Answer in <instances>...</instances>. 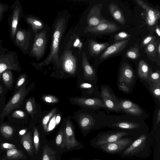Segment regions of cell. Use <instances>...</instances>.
Listing matches in <instances>:
<instances>
[{"mask_svg":"<svg viewBox=\"0 0 160 160\" xmlns=\"http://www.w3.org/2000/svg\"><path fill=\"white\" fill-rule=\"evenodd\" d=\"M102 123L103 128L108 127L125 132L128 136L135 139L142 134L148 133L149 130L143 118L126 113L109 115L103 111Z\"/></svg>","mask_w":160,"mask_h":160,"instance_id":"6da1fadb","label":"cell"},{"mask_svg":"<svg viewBox=\"0 0 160 160\" xmlns=\"http://www.w3.org/2000/svg\"><path fill=\"white\" fill-rule=\"evenodd\" d=\"M67 23L66 18L61 16L58 17L54 22L53 33L50 52L47 57L38 63L33 62L32 65L36 69H39L50 63H54L59 66V51L60 41L64 33Z\"/></svg>","mask_w":160,"mask_h":160,"instance_id":"7a4b0ae2","label":"cell"},{"mask_svg":"<svg viewBox=\"0 0 160 160\" xmlns=\"http://www.w3.org/2000/svg\"><path fill=\"white\" fill-rule=\"evenodd\" d=\"M150 135L148 133L142 134L133 141L124 150L118 154L123 157H145L150 152Z\"/></svg>","mask_w":160,"mask_h":160,"instance_id":"3957f363","label":"cell"},{"mask_svg":"<svg viewBox=\"0 0 160 160\" xmlns=\"http://www.w3.org/2000/svg\"><path fill=\"white\" fill-rule=\"evenodd\" d=\"M136 78L131 66L124 62L122 65L117 79V85L119 90L128 93L135 83Z\"/></svg>","mask_w":160,"mask_h":160,"instance_id":"277c9868","label":"cell"},{"mask_svg":"<svg viewBox=\"0 0 160 160\" xmlns=\"http://www.w3.org/2000/svg\"><path fill=\"white\" fill-rule=\"evenodd\" d=\"M100 92L99 98L103 101L105 109L108 110L107 112L109 111L123 113L120 108L119 99L109 86L101 84Z\"/></svg>","mask_w":160,"mask_h":160,"instance_id":"5b68a950","label":"cell"},{"mask_svg":"<svg viewBox=\"0 0 160 160\" xmlns=\"http://www.w3.org/2000/svg\"><path fill=\"white\" fill-rule=\"evenodd\" d=\"M31 86H30L26 88V85H24L13 93L3 108L0 115L2 119L5 118L15 109L18 108L20 107L31 89Z\"/></svg>","mask_w":160,"mask_h":160,"instance_id":"8992f818","label":"cell"},{"mask_svg":"<svg viewBox=\"0 0 160 160\" xmlns=\"http://www.w3.org/2000/svg\"><path fill=\"white\" fill-rule=\"evenodd\" d=\"M126 136L128 137L127 133L118 130L102 132L92 140V145L99 148L102 146L115 142Z\"/></svg>","mask_w":160,"mask_h":160,"instance_id":"52a82bcc","label":"cell"},{"mask_svg":"<svg viewBox=\"0 0 160 160\" xmlns=\"http://www.w3.org/2000/svg\"><path fill=\"white\" fill-rule=\"evenodd\" d=\"M119 100L120 108L123 113L141 117L144 120L148 118L149 114L134 102L124 98H119Z\"/></svg>","mask_w":160,"mask_h":160,"instance_id":"ba28073f","label":"cell"},{"mask_svg":"<svg viewBox=\"0 0 160 160\" xmlns=\"http://www.w3.org/2000/svg\"><path fill=\"white\" fill-rule=\"evenodd\" d=\"M47 35L45 30H42L35 34L31 53L37 59L42 58L45 53L48 40Z\"/></svg>","mask_w":160,"mask_h":160,"instance_id":"9c48e42d","label":"cell"},{"mask_svg":"<svg viewBox=\"0 0 160 160\" xmlns=\"http://www.w3.org/2000/svg\"><path fill=\"white\" fill-rule=\"evenodd\" d=\"M132 138H125L100 146L99 148L107 153H119L124 150L133 141Z\"/></svg>","mask_w":160,"mask_h":160,"instance_id":"30bf717a","label":"cell"},{"mask_svg":"<svg viewBox=\"0 0 160 160\" xmlns=\"http://www.w3.org/2000/svg\"><path fill=\"white\" fill-rule=\"evenodd\" d=\"M60 65H61L63 71L68 73L73 74L76 72L77 68V60L70 49H66L62 57L59 58Z\"/></svg>","mask_w":160,"mask_h":160,"instance_id":"8fae6325","label":"cell"},{"mask_svg":"<svg viewBox=\"0 0 160 160\" xmlns=\"http://www.w3.org/2000/svg\"><path fill=\"white\" fill-rule=\"evenodd\" d=\"M103 5L102 3L97 4L91 8L87 17V27H93L108 20L101 15V11Z\"/></svg>","mask_w":160,"mask_h":160,"instance_id":"7c38bea8","label":"cell"},{"mask_svg":"<svg viewBox=\"0 0 160 160\" xmlns=\"http://www.w3.org/2000/svg\"><path fill=\"white\" fill-rule=\"evenodd\" d=\"M119 29L120 27L116 23L108 20L93 27H87L84 32L93 34H107L113 33Z\"/></svg>","mask_w":160,"mask_h":160,"instance_id":"4fadbf2b","label":"cell"},{"mask_svg":"<svg viewBox=\"0 0 160 160\" xmlns=\"http://www.w3.org/2000/svg\"><path fill=\"white\" fill-rule=\"evenodd\" d=\"M72 100L74 103L89 109L98 110L102 108H105L103 101L99 98H73Z\"/></svg>","mask_w":160,"mask_h":160,"instance_id":"5bb4252c","label":"cell"},{"mask_svg":"<svg viewBox=\"0 0 160 160\" xmlns=\"http://www.w3.org/2000/svg\"><path fill=\"white\" fill-rule=\"evenodd\" d=\"M130 38L116 42L108 46L101 54L100 59L104 60L122 51L128 45Z\"/></svg>","mask_w":160,"mask_h":160,"instance_id":"9a60e30c","label":"cell"},{"mask_svg":"<svg viewBox=\"0 0 160 160\" xmlns=\"http://www.w3.org/2000/svg\"><path fill=\"white\" fill-rule=\"evenodd\" d=\"M82 66L86 78L93 82H97V76L96 71L90 64L84 52L82 54Z\"/></svg>","mask_w":160,"mask_h":160,"instance_id":"2e32d148","label":"cell"},{"mask_svg":"<svg viewBox=\"0 0 160 160\" xmlns=\"http://www.w3.org/2000/svg\"><path fill=\"white\" fill-rule=\"evenodd\" d=\"M145 10L146 11V23L148 28H152V31H153L160 18V12L158 9L150 6Z\"/></svg>","mask_w":160,"mask_h":160,"instance_id":"e0dca14e","label":"cell"},{"mask_svg":"<svg viewBox=\"0 0 160 160\" xmlns=\"http://www.w3.org/2000/svg\"><path fill=\"white\" fill-rule=\"evenodd\" d=\"M66 147L70 149L78 146L79 143L76 139L73 127L69 121H68L64 129Z\"/></svg>","mask_w":160,"mask_h":160,"instance_id":"ac0fdd59","label":"cell"},{"mask_svg":"<svg viewBox=\"0 0 160 160\" xmlns=\"http://www.w3.org/2000/svg\"><path fill=\"white\" fill-rule=\"evenodd\" d=\"M30 36V32L23 29L18 30L16 33V44L18 46L27 49Z\"/></svg>","mask_w":160,"mask_h":160,"instance_id":"d6986e66","label":"cell"},{"mask_svg":"<svg viewBox=\"0 0 160 160\" xmlns=\"http://www.w3.org/2000/svg\"><path fill=\"white\" fill-rule=\"evenodd\" d=\"M109 43L105 42L98 43L93 40L88 41V47L89 53L93 56H96L109 46Z\"/></svg>","mask_w":160,"mask_h":160,"instance_id":"ffe728a7","label":"cell"},{"mask_svg":"<svg viewBox=\"0 0 160 160\" xmlns=\"http://www.w3.org/2000/svg\"><path fill=\"white\" fill-rule=\"evenodd\" d=\"M110 13L113 18L122 25H124L126 21L123 13L117 4L114 2L110 3L108 6Z\"/></svg>","mask_w":160,"mask_h":160,"instance_id":"44dd1931","label":"cell"},{"mask_svg":"<svg viewBox=\"0 0 160 160\" xmlns=\"http://www.w3.org/2000/svg\"><path fill=\"white\" fill-rule=\"evenodd\" d=\"M151 70L152 68L146 61L142 59L140 60L138 63L137 70V75L138 78L146 81Z\"/></svg>","mask_w":160,"mask_h":160,"instance_id":"7402d4cb","label":"cell"},{"mask_svg":"<svg viewBox=\"0 0 160 160\" xmlns=\"http://www.w3.org/2000/svg\"><path fill=\"white\" fill-rule=\"evenodd\" d=\"M20 11V8L17 6L12 12L10 24L11 35L12 39L14 38L17 32Z\"/></svg>","mask_w":160,"mask_h":160,"instance_id":"603a6c76","label":"cell"},{"mask_svg":"<svg viewBox=\"0 0 160 160\" xmlns=\"http://www.w3.org/2000/svg\"><path fill=\"white\" fill-rule=\"evenodd\" d=\"M7 69H10L20 72L21 69L18 65L7 59H0V76Z\"/></svg>","mask_w":160,"mask_h":160,"instance_id":"cb8c5ba5","label":"cell"},{"mask_svg":"<svg viewBox=\"0 0 160 160\" xmlns=\"http://www.w3.org/2000/svg\"><path fill=\"white\" fill-rule=\"evenodd\" d=\"M160 41L159 38L158 39L152 42L145 46L144 51L148 58L151 60L153 61L157 53V46Z\"/></svg>","mask_w":160,"mask_h":160,"instance_id":"d4e9b609","label":"cell"},{"mask_svg":"<svg viewBox=\"0 0 160 160\" xmlns=\"http://www.w3.org/2000/svg\"><path fill=\"white\" fill-rule=\"evenodd\" d=\"M26 21L31 25L35 33H38V31L42 29L44 26L43 23L38 19L33 17H28L26 18Z\"/></svg>","mask_w":160,"mask_h":160,"instance_id":"484cf974","label":"cell"},{"mask_svg":"<svg viewBox=\"0 0 160 160\" xmlns=\"http://www.w3.org/2000/svg\"><path fill=\"white\" fill-rule=\"evenodd\" d=\"M22 144L27 152L32 155L33 153V148L30 132H28L23 135L21 138Z\"/></svg>","mask_w":160,"mask_h":160,"instance_id":"4316f807","label":"cell"},{"mask_svg":"<svg viewBox=\"0 0 160 160\" xmlns=\"http://www.w3.org/2000/svg\"><path fill=\"white\" fill-rule=\"evenodd\" d=\"M1 77L6 86L11 88L13 83V77L11 70L7 69L4 71L2 73Z\"/></svg>","mask_w":160,"mask_h":160,"instance_id":"83f0119b","label":"cell"},{"mask_svg":"<svg viewBox=\"0 0 160 160\" xmlns=\"http://www.w3.org/2000/svg\"><path fill=\"white\" fill-rule=\"evenodd\" d=\"M148 83L153 85H160V71L157 70L155 72L151 70L147 80L145 81Z\"/></svg>","mask_w":160,"mask_h":160,"instance_id":"f1b7e54d","label":"cell"},{"mask_svg":"<svg viewBox=\"0 0 160 160\" xmlns=\"http://www.w3.org/2000/svg\"><path fill=\"white\" fill-rule=\"evenodd\" d=\"M125 56L127 58L131 59H138L140 56L139 48L138 44L136 43L133 47L128 49L126 52Z\"/></svg>","mask_w":160,"mask_h":160,"instance_id":"f546056e","label":"cell"},{"mask_svg":"<svg viewBox=\"0 0 160 160\" xmlns=\"http://www.w3.org/2000/svg\"><path fill=\"white\" fill-rule=\"evenodd\" d=\"M56 152L48 145L43 147L42 160H56Z\"/></svg>","mask_w":160,"mask_h":160,"instance_id":"4dcf8cb0","label":"cell"},{"mask_svg":"<svg viewBox=\"0 0 160 160\" xmlns=\"http://www.w3.org/2000/svg\"><path fill=\"white\" fill-rule=\"evenodd\" d=\"M7 157L9 159H17L24 158L25 156L22 152L14 148L8 151L7 153Z\"/></svg>","mask_w":160,"mask_h":160,"instance_id":"1f68e13d","label":"cell"},{"mask_svg":"<svg viewBox=\"0 0 160 160\" xmlns=\"http://www.w3.org/2000/svg\"><path fill=\"white\" fill-rule=\"evenodd\" d=\"M27 79V77L26 73H22L19 75L17 79L15 84L14 93L19 90L23 86L25 85Z\"/></svg>","mask_w":160,"mask_h":160,"instance_id":"d6a6232c","label":"cell"},{"mask_svg":"<svg viewBox=\"0 0 160 160\" xmlns=\"http://www.w3.org/2000/svg\"><path fill=\"white\" fill-rule=\"evenodd\" d=\"M55 142L57 145L62 149L66 147L64 129H62L60 130L56 137Z\"/></svg>","mask_w":160,"mask_h":160,"instance_id":"836d02e7","label":"cell"},{"mask_svg":"<svg viewBox=\"0 0 160 160\" xmlns=\"http://www.w3.org/2000/svg\"><path fill=\"white\" fill-rule=\"evenodd\" d=\"M151 93L158 102H160V85H153L148 83Z\"/></svg>","mask_w":160,"mask_h":160,"instance_id":"e575fe53","label":"cell"},{"mask_svg":"<svg viewBox=\"0 0 160 160\" xmlns=\"http://www.w3.org/2000/svg\"><path fill=\"white\" fill-rule=\"evenodd\" d=\"M25 109L28 113L33 116L35 109V103L34 99L30 98L26 101Z\"/></svg>","mask_w":160,"mask_h":160,"instance_id":"d590c367","label":"cell"},{"mask_svg":"<svg viewBox=\"0 0 160 160\" xmlns=\"http://www.w3.org/2000/svg\"><path fill=\"white\" fill-rule=\"evenodd\" d=\"M0 130L1 133L6 137L12 136L13 133L12 127L7 124H3L0 127Z\"/></svg>","mask_w":160,"mask_h":160,"instance_id":"8d00e7d4","label":"cell"},{"mask_svg":"<svg viewBox=\"0 0 160 160\" xmlns=\"http://www.w3.org/2000/svg\"><path fill=\"white\" fill-rule=\"evenodd\" d=\"M33 142L35 149V152L37 154L39 149V134L37 129L34 128L33 132Z\"/></svg>","mask_w":160,"mask_h":160,"instance_id":"74e56055","label":"cell"},{"mask_svg":"<svg viewBox=\"0 0 160 160\" xmlns=\"http://www.w3.org/2000/svg\"><path fill=\"white\" fill-rule=\"evenodd\" d=\"M156 36L150 34L145 37L142 41L140 45L141 48L149 43L156 41Z\"/></svg>","mask_w":160,"mask_h":160,"instance_id":"f35d334b","label":"cell"},{"mask_svg":"<svg viewBox=\"0 0 160 160\" xmlns=\"http://www.w3.org/2000/svg\"><path fill=\"white\" fill-rule=\"evenodd\" d=\"M11 117L17 119H22L25 118L26 117L25 112L23 110L16 109L11 114Z\"/></svg>","mask_w":160,"mask_h":160,"instance_id":"ab89813d","label":"cell"},{"mask_svg":"<svg viewBox=\"0 0 160 160\" xmlns=\"http://www.w3.org/2000/svg\"><path fill=\"white\" fill-rule=\"evenodd\" d=\"M56 112L55 109L52 110L48 114L45 116L42 120V125L44 130L46 131L47 130V125L48 121L52 117Z\"/></svg>","mask_w":160,"mask_h":160,"instance_id":"60d3db41","label":"cell"},{"mask_svg":"<svg viewBox=\"0 0 160 160\" xmlns=\"http://www.w3.org/2000/svg\"><path fill=\"white\" fill-rule=\"evenodd\" d=\"M131 35L125 32H121L114 36L115 41H119L130 38Z\"/></svg>","mask_w":160,"mask_h":160,"instance_id":"b9f144b4","label":"cell"},{"mask_svg":"<svg viewBox=\"0 0 160 160\" xmlns=\"http://www.w3.org/2000/svg\"><path fill=\"white\" fill-rule=\"evenodd\" d=\"M43 99L46 102L51 103L57 102L58 100V98L51 95H47L43 97Z\"/></svg>","mask_w":160,"mask_h":160,"instance_id":"7bdbcfd3","label":"cell"},{"mask_svg":"<svg viewBox=\"0 0 160 160\" xmlns=\"http://www.w3.org/2000/svg\"><path fill=\"white\" fill-rule=\"evenodd\" d=\"M160 105H158V107L156 110L155 115V126H156L159 124L160 121Z\"/></svg>","mask_w":160,"mask_h":160,"instance_id":"ee69618b","label":"cell"},{"mask_svg":"<svg viewBox=\"0 0 160 160\" xmlns=\"http://www.w3.org/2000/svg\"><path fill=\"white\" fill-rule=\"evenodd\" d=\"M73 45L74 47L78 48L79 50V52H80L82 47V44L79 38H78L75 39L73 43Z\"/></svg>","mask_w":160,"mask_h":160,"instance_id":"f6af8a7d","label":"cell"},{"mask_svg":"<svg viewBox=\"0 0 160 160\" xmlns=\"http://www.w3.org/2000/svg\"><path fill=\"white\" fill-rule=\"evenodd\" d=\"M136 2L144 10L148 8L150 6L144 1L141 0H135Z\"/></svg>","mask_w":160,"mask_h":160,"instance_id":"bcb514c9","label":"cell"},{"mask_svg":"<svg viewBox=\"0 0 160 160\" xmlns=\"http://www.w3.org/2000/svg\"><path fill=\"white\" fill-rule=\"evenodd\" d=\"M2 146L3 148L9 149L14 148L16 147V146L14 145L7 143H3L2 145Z\"/></svg>","mask_w":160,"mask_h":160,"instance_id":"7dc6e473","label":"cell"},{"mask_svg":"<svg viewBox=\"0 0 160 160\" xmlns=\"http://www.w3.org/2000/svg\"><path fill=\"white\" fill-rule=\"evenodd\" d=\"M153 31L156 33L158 38H159L160 36V26L158 24L154 28Z\"/></svg>","mask_w":160,"mask_h":160,"instance_id":"c3c4849f","label":"cell"},{"mask_svg":"<svg viewBox=\"0 0 160 160\" xmlns=\"http://www.w3.org/2000/svg\"><path fill=\"white\" fill-rule=\"evenodd\" d=\"M4 10V7L2 5L0 4V19L1 18Z\"/></svg>","mask_w":160,"mask_h":160,"instance_id":"681fc988","label":"cell"},{"mask_svg":"<svg viewBox=\"0 0 160 160\" xmlns=\"http://www.w3.org/2000/svg\"><path fill=\"white\" fill-rule=\"evenodd\" d=\"M157 53L160 58V41L158 42L157 46Z\"/></svg>","mask_w":160,"mask_h":160,"instance_id":"f907efd6","label":"cell"},{"mask_svg":"<svg viewBox=\"0 0 160 160\" xmlns=\"http://www.w3.org/2000/svg\"><path fill=\"white\" fill-rule=\"evenodd\" d=\"M26 131L27 129H22L19 132V134L21 135H23L26 133Z\"/></svg>","mask_w":160,"mask_h":160,"instance_id":"816d5d0a","label":"cell"},{"mask_svg":"<svg viewBox=\"0 0 160 160\" xmlns=\"http://www.w3.org/2000/svg\"><path fill=\"white\" fill-rule=\"evenodd\" d=\"M61 120V118L60 116L58 115L56 117V122L57 123H58Z\"/></svg>","mask_w":160,"mask_h":160,"instance_id":"f5cc1de1","label":"cell"},{"mask_svg":"<svg viewBox=\"0 0 160 160\" xmlns=\"http://www.w3.org/2000/svg\"><path fill=\"white\" fill-rule=\"evenodd\" d=\"M3 92V89L2 87L0 84V95L2 94Z\"/></svg>","mask_w":160,"mask_h":160,"instance_id":"db71d44e","label":"cell"},{"mask_svg":"<svg viewBox=\"0 0 160 160\" xmlns=\"http://www.w3.org/2000/svg\"><path fill=\"white\" fill-rule=\"evenodd\" d=\"M92 160H101L100 159H97V158H94Z\"/></svg>","mask_w":160,"mask_h":160,"instance_id":"11a10c76","label":"cell"},{"mask_svg":"<svg viewBox=\"0 0 160 160\" xmlns=\"http://www.w3.org/2000/svg\"><path fill=\"white\" fill-rule=\"evenodd\" d=\"M1 76H0V80L1 79Z\"/></svg>","mask_w":160,"mask_h":160,"instance_id":"9f6ffc18","label":"cell"}]
</instances>
